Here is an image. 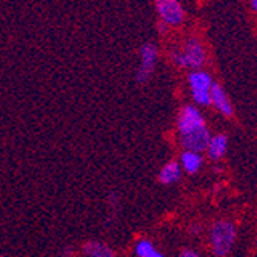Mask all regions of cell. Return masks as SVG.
<instances>
[{"mask_svg": "<svg viewBox=\"0 0 257 257\" xmlns=\"http://www.w3.org/2000/svg\"><path fill=\"white\" fill-rule=\"evenodd\" d=\"M209 240L216 255H226L236 240V226L228 220H217L209 229Z\"/></svg>", "mask_w": 257, "mask_h": 257, "instance_id": "1", "label": "cell"}, {"mask_svg": "<svg viewBox=\"0 0 257 257\" xmlns=\"http://www.w3.org/2000/svg\"><path fill=\"white\" fill-rule=\"evenodd\" d=\"M171 57L174 63L182 68L200 69L205 63V50L197 39H188L183 50L171 53Z\"/></svg>", "mask_w": 257, "mask_h": 257, "instance_id": "2", "label": "cell"}, {"mask_svg": "<svg viewBox=\"0 0 257 257\" xmlns=\"http://www.w3.org/2000/svg\"><path fill=\"white\" fill-rule=\"evenodd\" d=\"M188 82L191 86V94L196 103L199 105H209L211 99H209V89L213 85V79L205 71H194L188 76Z\"/></svg>", "mask_w": 257, "mask_h": 257, "instance_id": "3", "label": "cell"}, {"mask_svg": "<svg viewBox=\"0 0 257 257\" xmlns=\"http://www.w3.org/2000/svg\"><path fill=\"white\" fill-rule=\"evenodd\" d=\"M205 120H203V115L200 114V111L193 106V105H186L182 108L180 114H179V119H177V128L180 136L185 134H190L196 130L205 128Z\"/></svg>", "mask_w": 257, "mask_h": 257, "instance_id": "4", "label": "cell"}, {"mask_svg": "<svg viewBox=\"0 0 257 257\" xmlns=\"http://www.w3.org/2000/svg\"><path fill=\"white\" fill-rule=\"evenodd\" d=\"M157 13L165 25H180L183 20V8L176 0H157L156 2Z\"/></svg>", "mask_w": 257, "mask_h": 257, "instance_id": "5", "label": "cell"}, {"mask_svg": "<svg viewBox=\"0 0 257 257\" xmlns=\"http://www.w3.org/2000/svg\"><path fill=\"white\" fill-rule=\"evenodd\" d=\"M140 56H142V65H140L139 71H137V82L139 83H145L151 73L154 71V66H156V62H157V50L153 43H145L142 46V50H140Z\"/></svg>", "mask_w": 257, "mask_h": 257, "instance_id": "6", "label": "cell"}, {"mask_svg": "<svg viewBox=\"0 0 257 257\" xmlns=\"http://www.w3.org/2000/svg\"><path fill=\"white\" fill-rule=\"evenodd\" d=\"M209 139H211V134H209L208 128L205 126V128L196 130L190 134L180 136V142L186 148V151H193V153L200 154L202 151L206 150V147L209 144Z\"/></svg>", "mask_w": 257, "mask_h": 257, "instance_id": "7", "label": "cell"}, {"mask_svg": "<svg viewBox=\"0 0 257 257\" xmlns=\"http://www.w3.org/2000/svg\"><path fill=\"white\" fill-rule=\"evenodd\" d=\"M209 99H211V103H214V106L223 115H232V105H231L228 96L225 94L223 88L216 82H213L211 89H209Z\"/></svg>", "mask_w": 257, "mask_h": 257, "instance_id": "8", "label": "cell"}, {"mask_svg": "<svg viewBox=\"0 0 257 257\" xmlns=\"http://www.w3.org/2000/svg\"><path fill=\"white\" fill-rule=\"evenodd\" d=\"M226 148H228V139H226V136L217 134V136L209 139V144L206 147L208 157L211 159V160H220L225 156Z\"/></svg>", "mask_w": 257, "mask_h": 257, "instance_id": "9", "label": "cell"}, {"mask_svg": "<svg viewBox=\"0 0 257 257\" xmlns=\"http://www.w3.org/2000/svg\"><path fill=\"white\" fill-rule=\"evenodd\" d=\"M180 165L177 162H168L165 167H163L159 173V182L160 183H165V185H170V183H174L180 179Z\"/></svg>", "mask_w": 257, "mask_h": 257, "instance_id": "10", "label": "cell"}, {"mask_svg": "<svg viewBox=\"0 0 257 257\" xmlns=\"http://www.w3.org/2000/svg\"><path fill=\"white\" fill-rule=\"evenodd\" d=\"M180 162H182V167L186 173L190 174H194L200 170L202 167V156L197 154V153H193V151H185L180 157Z\"/></svg>", "mask_w": 257, "mask_h": 257, "instance_id": "11", "label": "cell"}, {"mask_svg": "<svg viewBox=\"0 0 257 257\" xmlns=\"http://www.w3.org/2000/svg\"><path fill=\"white\" fill-rule=\"evenodd\" d=\"M83 252L88 257H114V251L109 246L96 240L86 242L83 245Z\"/></svg>", "mask_w": 257, "mask_h": 257, "instance_id": "12", "label": "cell"}, {"mask_svg": "<svg viewBox=\"0 0 257 257\" xmlns=\"http://www.w3.org/2000/svg\"><path fill=\"white\" fill-rule=\"evenodd\" d=\"M136 254L139 257H165L159 252L150 240H139L136 245Z\"/></svg>", "mask_w": 257, "mask_h": 257, "instance_id": "13", "label": "cell"}, {"mask_svg": "<svg viewBox=\"0 0 257 257\" xmlns=\"http://www.w3.org/2000/svg\"><path fill=\"white\" fill-rule=\"evenodd\" d=\"M179 257H200L196 251H191V249H185V251H182L180 252V255Z\"/></svg>", "mask_w": 257, "mask_h": 257, "instance_id": "14", "label": "cell"}, {"mask_svg": "<svg viewBox=\"0 0 257 257\" xmlns=\"http://www.w3.org/2000/svg\"><path fill=\"white\" fill-rule=\"evenodd\" d=\"M159 30H160V31H165V30H167V25H165V23H163V22H160V25H159Z\"/></svg>", "mask_w": 257, "mask_h": 257, "instance_id": "15", "label": "cell"}, {"mask_svg": "<svg viewBox=\"0 0 257 257\" xmlns=\"http://www.w3.org/2000/svg\"><path fill=\"white\" fill-rule=\"evenodd\" d=\"M251 7H252V10L257 8V2H255V0H252V2H251Z\"/></svg>", "mask_w": 257, "mask_h": 257, "instance_id": "16", "label": "cell"}]
</instances>
